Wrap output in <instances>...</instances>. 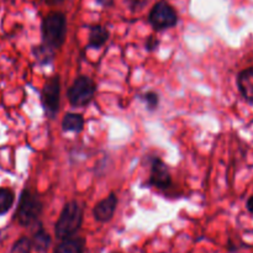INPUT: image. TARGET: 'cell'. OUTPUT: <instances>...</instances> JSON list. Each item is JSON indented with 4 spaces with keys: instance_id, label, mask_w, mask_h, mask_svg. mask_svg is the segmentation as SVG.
Here are the masks:
<instances>
[{
    "instance_id": "obj_1",
    "label": "cell",
    "mask_w": 253,
    "mask_h": 253,
    "mask_svg": "<svg viewBox=\"0 0 253 253\" xmlns=\"http://www.w3.org/2000/svg\"><path fill=\"white\" fill-rule=\"evenodd\" d=\"M83 224V209L77 202H68L62 209L54 225V234L58 240L73 237Z\"/></svg>"
},
{
    "instance_id": "obj_12",
    "label": "cell",
    "mask_w": 253,
    "mask_h": 253,
    "mask_svg": "<svg viewBox=\"0 0 253 253\" xmlns=\"http://www.w3.org/2000/svg\"><path fill=\"white\" fill-rule=\"evenodd\" d=\"M31 244H32V249H34L35 251L40 253H44L47 252V250H48L49 246H51L52 239L48 235V232L44 231L43 227L40 226V229L34 234V237H32L31 240Z\"/></svg>"
},
{
    "instance_id": "obj_20",
    "label": "cell",
    "mask_w": 253,
    "mask_h": 253,
    "mask_svg": "<svg viewBox=\"0 0 253 253\" xmlns=\"http://www.w3.org/2000/svg\"><path fill=\"white\" fill-rule=\"evenodd\" d=\"M246 208L251 214H253V197H250L249 200L246 203Z\"/></svg>"
},
{
    "instance_id": "obj_9",
    "label": "cell",
    "mask_w": 253,
    "mask_h": 253,
    "mask_svg": "<svg viewBox=\"0 0 253 253\" xmlns=\"http://www.w3.org/2000/svg\"><path fill=\"white\" fill-rule=\"evenodd\" d=\"M237 86L245 100L253 103V67L240 72L237 76Z\"/></svg>"
},
{
    "instance_id": "obj_11",
    "label": "cell",
    "mask_w": 253,
    "mask_h": 253,
    "mask_svg": "<svg viewBox=\"0 0 253 253\" xmlns=\"http://www.w3.org/2000/svg\"><path fill=\"white\" fill-rule=\"evenodd\" d=\"M109 39V31L105 27L100 26V25H95V26L90 27L89 31V42L88 46L93 47V48H100L103 44Z\"/></svg>"
},
{
    "instance_id": "obj_7",
    "label": "cell",
    "mask_w": 253,
    "mask_h": 253,
    "mask_svg": "<svg viewBox=\"0 0 253 253\" xmlns=\"http://www.w3.org/2000/svg\"><path fill=\"white\" fill-rule=\"evenodd\" d=\"M148 184L158 188V189H166L169 188L172 184V177L166 163L160 158H155L152 161V167H151V175Z\"/></svg>"
},
{
    "instance_id": "obj_23",
    "label": "cell",
    "mask_w": 253,
    "mask_h": 253,
    "mask_svg": "<svg viewBox=\"0 0 253 253\" xmlns=\"http://www.w3.org/2000/svg\"><path fill=\"white\" fill-rule=\"evenodd\" d=\"M111 253H120V252H111Z\"/></svg>"
},
{
    "instance_id": "obj_4",
    "label": "cell",
    "mask_w": 253,
    "mask_h": 253,
    "mask_svg": "<svg viewBox=\"0 0 253 253\" xmlns=\"http://www.w3.org/2000/svg\"><path fill=\"white\" fill-rule=\"evenodd\" d=\"M95 91L96 85L93 79L86 76H81L69 86L67 95L72 106L83 108L93 100Z\"/></svg>"
},
{
    "instance_id": "obj_5",
    "label": "cell",
    "mask_w": 253,
    "mask_h": 253,
    "mask_svg": "<svg viewBox=\"0 0 253 253\" xmlns=\"http://www.w3.org/2000/svg\"><path fill=\"white\" fill-rule=\"evenodd\" d=\"M148 21L156 31H162V30L170 29L177 25L178 15L166 0H161L156 2L155 6L150 11Z\"/></svg>"
},
{
    "instance_id": "obj_18",
    "label": "cell",
    "mask_w": 253,
    "mask_h": 253,
    "mask_svg": "<svg viewBox=\"0 0 253 253\" xmlns=\"http://www.w3.org/2000/svg\"><path fill=\"white\" fill-rule=\"evenodd\" d=\"M150 1L151 0H127V4L131 7V10L138 11V10L143 9Z\"/></svg>"
},
{
    "instance_id": "obj_6",
    "label": "cell",
    "mask_w": 253,
    "mask_h": 253,
    "mask_svg": "<svg viewBox=\"0 0 253 253\" xmlns=\"http://www.w3.org/2000/svg\"><path fill=\"white\" fill-rule=\"evenodd\" d=\"M61 100V79L59 76H53L46 82L41 90V103L47 116L53 118L59 110Z\"/></svg>"
},
{
    "instance_id": "obj_14",
    "label": "cell",
    "mask_w": 253,
    "mask_h": 253,
    "mask_svg": "<svg viewBox=\"0 0 253 253\" xmlns=\"http://www.w3.org/2000/svg\"><path fill=\"white\" fill-rule=\"evenodd\" d=\"M15 195L7 188H0V216L5 215L14 204Z\"/></svg>"
},
{
    "instance_id": "obj_16",
    "label": "cell",
    "mask_w": 253,
    "mask_h": 253,
    "mask_svg": "<svg viewBox=\"0 0 253 253\" xmlns=\"http://www.w3.org/2000/svg\"><path fill=\"white\" fill-rule=\"evenodd\" d=\"M35 56H36V59H39L41 63H48L53 58V49L43 44V46L35 48Z\"/></svg>"
},
{
    "instance_id": "obj_13",
    "label": "cell",
    "mask_w": 253,
    "mask_h": 253,
    "mask_svg": "<svg viewBox=\"0 0 253 253\" xmlns=\"http://www.w3.org/2000/svg\"><path fill=\"white\" fill-rule=\"evenodd\" d=\"M84 127V119L81 114L68 113L62 120V128L67 132H81Z\"/></svg>"
},
{
    "instance_id": "obj_22",
    "label": "cell",
    "mask_w": 253,
    "mask_h": 253,
    "mask_svg": "<svg viewBox=\"0 0 253 253\" xmlns=\"http://www.w3.org/2000/svg\"><path fill=\"white\" fill-rule=\"evenodd\" d=\"M96 1H98L99 4L104 5V6H109V5L113 4L114 0H96Z\"/></svg>"
},
{
    "instance_id": "obj_19",
    "label": "cell",
    "mask_w": 253,
    "mask_h": 253,
    "mask_svg": "<svg viewBox=\"0 0 253 253\" xmlns=\"http://www.w3.org/2000/svg\"><path fill=\"white\" fill-rule=\"evenodd\" d=\"M158 44H160V40L155 36H150L147 41H146V49L147 51H155L158 47Z\"/></svg>"
},
{
    "instance_id": "obj_10",
    "label": "cell",
    "mask_w": 253,
    "mask_h": 253,
    "mask_svg": "<svg viewBox=\"0 0 253 253\" xmlns=\"http://www.w3.org/2000/svg\"><path fill=\"white\" fill-rule=\"evenodd\" d=\"M85 252V240L83 237H69L62 240L57 245L53 253H84Z\"/></svg>"
},
{
    "instance_id": "obj_3",
    "label": "cell",
    "mask_w": 253,
    "mask_h": 253,
    "mask_svg": "<svg viewBox=\"0 0 253 253\" xmlns=\"http://www.w3.org/2000/svg\"><path fill=\"white\" fill-rule=\"evenodd\" d=\"M42 212V203L35 193L25 189L20 195L16 210V220L21 226L35 224Z\"/></svg>"
},
{
    "instance_id": "obj_15",
    "label": "cell",
    "mask_w": 253,
    "mask_h": 253,
    "mask_svg": "<svg viewBox=\"0 0 253 253\" xmlns=\"http://www.w3.org/2000/svg\"><path fill=\"white\" fill-rule=\"evenodd\" d=\"M32 250V244L31 240L29 237L24 236L20 237L14 245H12L11 250L9 253H31Z\"/></svg>"
},
{
    "instance_id": "obj_21",
    "label": "cell",
    "mask_w": 253,
    "mask_h": 253,
    "mask_svg": "<svg viewBox=\"0 0 253 253\" xmlns=\"http://www.w3.org/2000/svg\"><path fill=\"white\" fill-rule=\"evenodd\" d=\"M43 1L48 5H57V4H61V2H63L64 0H43Z\"/></svg>"
},
{
    "instance_id": "obj_17",
    "label": "cell",
    "mask_w": 253,
    "mask_h": 253,
    "mask_svg": "<svg viewBox=\"0 0 253 253\" xmlns=\"http://www.w3.org/2000/svg\"><path fill=\"white\" fill-rule=\"evenodd\" d=\"M143 100H145L146 105H147L148 110H156L160 103V98H158V94L155 91H147V93L143 95Z\"/></svg>"
},
{
    "instance_id": "obj_2",
    "label": "cell",
    "mask_w": 253,
    "mask_h": 253,
    "mask_svg": "<svg viewBox=\"0 0 253 253\" xmlns=\"http://www.w3.org/2000/svg\"><path fill=\"white\" fill-rule=\"evenodd\" d=\"M67 34V20L63 12L54 11L42 21V39L44 46L51 49L59 48L64 43Z\"/></svg>"
},
{
    "instance_id": "obj_8",
    "label": "cell",
    "mask_w": 253,
    "mask_h": 253,
    "mask_svg": "<svg viewBox=\"0 0 253 253\" xmlns=\"http://www.w3.org/2000/svg\"><path fill=\"white\" fill-rule=\"evenodd\" d=\"M116 207H118V198L114 193L105 198V199L100 200L98 204L94 207L93 215L94 219L99 222H108L110 221L115 214Z\"/></svg>"
}]
</instances>
